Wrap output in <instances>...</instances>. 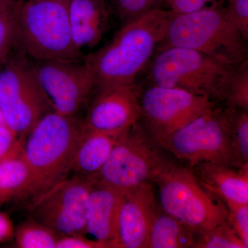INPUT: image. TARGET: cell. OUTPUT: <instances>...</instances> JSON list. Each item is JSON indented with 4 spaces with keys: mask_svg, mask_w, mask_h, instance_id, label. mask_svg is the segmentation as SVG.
Returning a JSON list of instances; mask_svg holds the SVG:
<instances>
[{
    "mask_svg": "<svg viewBox=\"0 0 248 248\" xmlns=\"http://www.w3.org/2000/svg\"><path fill=\"white\" fill-rule=\"evenodd\" d=\"M174 13L156 7L124 23L110 42L83 58L96 90L133 84L164 40Z\"/></svg>",
    "mask_w": 248,
    "mask_h": 248,
    "instance_id": "1",
    "label": "cell"
},
{
    "mask_svg": "<svg viewBox=\"0 0 248 248\" xmlns=\"http://www.w3.org/2000/svg\"><path fill=\"white\" fill-rule=\"evenodd\" d=\"M84 130L78 117L55 110L36 124L23 147L22 156L31 173L27 197L33 198L68 177Z\"/></svg>",
    "mask_w": 248,
    "mask_h": 248,
    "instance_id": "2",
    "label": "cell"
},
{
    "mask_svg": "<svg viewBox=\"0 0 248 248\" xmlns=\"http://www.w3.org/2000/svg\"><path fill=\"white\" fill-rule=\"evenodd\" d=\"M15 18L16 46L24 55L35 61L83 60L72 37L68 0H17Z\"/></svg>",
    "mask_w": 248,
    "mask_h": 248,
    "instance_id": "3",
    "label": "cell"
},
{
    "mask_svg": "<svg viewBox=\"0 0 248 248\" xmlns=\"http://www.w3.org/2000/svg\"><path fill=\"white\" fill-rule=\"evenodd\" d=\"M247 42L227 17L224 6L215 4L188 14H173L156 50L193 49L234 65L247 60Z\"/></svg>",
    "mask_w": 248,
    "mask_h": 248,
    "instance_id": "4",
    "label": "cell"
},
{
    "mask_svg": "<svg viewBox=\"0 0 248 248\" xmlns=\"http://www.w3.org/2000/svg\"><path fill=\"white\" fill-rule=\"evenodd\" d=\"M158 51L148 73L152 85L182 89L218 100L234 65L193 49L169 47Z\"/></svg>",
    "mask_w": 248,
    "mask_h": 248,
    "instance_id": "5",
    "label": "cell"
},
{
    "mask_svg": "<svg viewBox=\"0 0 248 248\" xmlns=\"http://www.w3.org/2000/svg\"><path fill=\"white\" fill-rule=\"evenodd\" d=\"M154 182L163 211L195 232L208 231L226 221V204L205 190L189 168L173 162Z\"/></svg>",
    "mask_w": 248,
    "mask_h": 248,
    "instance_id": "6",
    "label": "cell"
},
{
    "mask_svg": "<svg viewBox=\"0 0 248 248\" xmlns=\"http://www.w3.org/2000/svg\"><path fill=\"white\" fill-rule=\"evenodd\" d=\"M161 148L140 121L119 136L96 177L99 182L125 191L154 182L173 163Z\"/></svg>",
    "mask_w": 248,
    "mask_h": 248,
    "instance_id": "7",
    "label": "cell"
},
{
    "mask_svg": "<svg viewBox=\"0 0 248 248\" xmlns=\"http://www.w3.org/2000/svg\"><path fill=\"white\" fill-rule=\"evenodd\" d=\"M53 108L25 55L7 58L0 66V111L5 123L25 140Z\"/></svg>",
    "mask_w": 248,
    "mask_h": 248,
    "instance_id": "8",
    "label": "cell"
},
{
    "mask_svg": "<svg viewBox=\"0 0 248 248\" xmlns=\"http://www.w3.org/2000/svg\"><path fill=\"white\" fill-rule=\"evenodd\" d=\"M158 143L189 169L203 162L236 166L222 108L216 106Z\"/></svg>",
    "mask_w": 248,
    "mask_h": 248,
    "instance_id": "9",
    "label": "cell"
},
{
    "mask_svg": "<svg viewBox=\"0 0 248 248\" xmlns=\"http://www.w3.org/2000/svg\"><path fill=\"white\" fill-rule=\"evenodd\" d=\"M95 176L63 179L32 198L31 218L60 235H86V210Z\"/></svg>",
    "mask_w": 248,
    "mask_h": 248,
    "instance_id": "10",
    "label": "cell"
},
{
    "mask_svg": "<svg viewBox=\"0 0 248 248\" xmlns=\"http://www.w3.org/2000/svg\"><path fill=\"white\" fill-rule=\"evenodd\" d=\"M140 102L143 126L157 143L216 106L205 96L155 85Z\"/></svg>",
    "mask_w": 248,
    "mask_h": 248,
    "instance_id": "11",
    "label": "cell"
},
{
    "mask_svg": "<svg viewBox=\"0 0 248 248\" xmlns=\"http://www.w3.org/2000/svg\"><path fill=\"white\" fill-rule=\"evenodd\" d=\"M32 66L53 110L78 117L96 90L92 71L86 62L40 60Z\"/></svg>",
    "mask_w": 248,
    "mask_h": 248,
    "instance_id": "12",
    "label": "cell"
},
{
    "mask_svg": "<svg viewBox=\"0 0 248 248\" xmlns=\"http://www.w3.org/2000/svg\"><path fill=\"white\" fill-rule=\"evenodd\" d=\"M140 92L136 84L97 91L83 121L85 128L118 135L141 121Z\"/></svg>",
    "mask_w": 248,
    "mask_h": 248,
    "instance_id": "13",
    "label": "cell"
},
{
    "mask_svg": "<svg viewBox=\"0 0 248 248\" xmlns=\"http://www.w3.org/2000/svg\"><path fill=\"white\" fill-rule=\"evenodd\" d=\"M156 213L153 182L126 191L119 214L116 248H147Z\"/></svg>",
    "mask_w": 248,
    "mask_h": 248,
    "instance_id": "14",
    "label": "cell"
},
{
    "mask_svg": "<svg viewBox=\"0 0 248 248\" xmlns=\"http://www.w3.org/2000/svg\"><path fill=\"white\" fill-rule=\"evenodd\" d=\"M126 191L96 181L90 191L86 210L87 234L116 248L117 223L121 205Z\"/></svg>",
    "mask_w": 248,
    "mask_h": 248,
    "instance_id": "15",
    "label": "cell"
},
{
    "mask_svg": "<svg viewBox=\"0 0 248 248\" xmlns=\"http://www.w3.org/2000/svg\"><path fill=\"white\" fill-rule=\"evenodd\" d=\"M72 37L77 49L97 46L108 29L111 8L107 0H68Z\"/></svg>",
    "mask_w": 248,
    "mask_h": 248,
    "instance_id": "16",
    "label": "cell"
},
{
    "mask_svg": "<svg viewBox=\"0 0 248 248\" xmlns=\"http://www.w3.org/2000/svg\"><path fill=\"white\" fill-rule=\"evenodd\" d=\"M190 169L201 185L223 203L248 204V166L203 162Z\"/></svg>",
    "mask_w": 248,
    "mask_h": 248,
    "instance_id": "17",
    "label": "cell"
},
{
    "mask_svg": "<svg viewBox=\"0 0 248 248\" xmlns=\"http://www.w3.org/2000/svg\"><path fill=\"white\" fill-rule=\"evenodd\" d=\"M119 136L85 128L71 172L82 177L97 175L108 159Z\"/></svg>",
    "mask_w": 248,
    "mask_h": 248,
    "instance_id": "18",
    "label": "cell"
},
{
    "mask_svg": "<svg viewBox=\"0 0 248 248\" xmlns=\"http://www.w3.org/2000/svg\"><path fill=\"white\" fill-rule=\"evenodd\" d=\"M195 231L177 218L156 213L152 225L147 248H192Z\"/></svg>",
    "mask_w": 248,
    "mask_h": 248,
    "instance_id": "19",
    "label": "cell"
},
{
    "mask_svg": "<svg viewBox=\"0 0 248 248\" xmlns=\"http://www.w3.org/2000/svg\"><path fill=\"white\" fill-rule=\"evenodd\" d=\"M31 173L22 154L0 162V205L27 197Z\"/></svg>",
    "mask_w": 248,
    "mask_h": 248,
    "instance_id": "20",
    "label": "cell"
},
{
    "mask_svg": "<svg viewBox=\"0 0 248 248\" xmlns=\"http://www.w3.org/2000/svg\"><path fill=\"white\" fill-rule=\"evenodd\" d=\"M236 166H248V111L222 108Z\"/></svg>",
    "mask_w": 248,
    "mask_h": 248,
    "instance_id": "21",
    "label": "cell"
},
{
    "mask_svg": "<svg viewBox=\"0 0 248 248\" xmlns=\"http://www.w3.org/2000/svg\"><path fill=\"white\" fill-rule=\"evenodd\" d=\"M224 107L248 111V60L235 64L227 76L218 95Z\"/></svg>",
    "mask_w": 248,
    "mask_h": 248,
    "instance_id": "22",
    "label": "cell"
},
{
    "mask_svg": "<svg viewBox=\"0 0 248 248\" xmlns=\"http://www.w3.org/2000/svg\"><path fill=\"white\" fill-rule=\"evenodd\" d=\"M61 236L32 218L15 228L14 239L20 248H56Z\"/></svg>",
    "mask_w": 248,
    "mask_h": 248,
    "instance_id": "23",
    "label": "cell"
},
{
    "mask_svg": "<svg viewBox=\"0 0 248 248\" xmlns=\"http://www.w3.org/2000/svg\"><path fill=\"white\" fill-rule=\"evenodd\" d=\"M193 248H246L228 222L208 231L195 232Z\"/></svg>",
    "mask_w": 248,
    "mask_h": 248,
    "instance_id": "24",
    "label": "cell"
},
{
    "mask_svg": "<svg viewBox=\"0 0 248 248\" xmlns=\"http://www.w3.org/2000/svg\"><path fill=\"white\" fill-rule=\"evenodd\" d=\"M17 1L0 9V64L7 59L11 50L16 46L15 6Z\"/></svg>",
    "mask_w": 248,
    "mask_h": 248,
    "instance_id": "25",
    "label": "cell"
},
{
    "mask_svg": "<svg viewBox=\"0 0 248 248\" xmlns=\"http://www.w3.org/2000/svg\"><path fill=\"white\" fill-rule=\"evenodd\" d=\"M161 0H110L111 6L122 24L156 8Z\"/></svg>",
    "mask_w": 248,
    "mask_h": 248,
    "instance_id": "26",
    "label": "cell"
},
{
    "mask_svg": "<svg viewBox=\"0 0 248 248\" xmlns=\"http://www.w3.org/2000/svg\"><path fill=\"white\" fill-rule=\"evenodd\" d=\"M228 209L226 221L248 248V204L225 202Z\"/></svg>",
    "mask_w": 248,
    "mask_h": 248,
    "instance_id": "27",
    "label": "cell"
},
{
    "mask_svg": "<svg viewBox=\"0 0 248 248\" xmlns=\"http://www.w3.org/2000/svg\"><path fill=\"white\" fill-rule=\"evenodd\" d=\"M24 141L7 124H0V162L22 155Z\"/></svg>",
    "mask_w": 248,
    "mask_h": 248,
    "instance_id": "28",
    "label": "cell"
},
{
    "mask_svg": "<svg viewBox=\"0 0 248 248\" xmlns=\"http://www.w3.org/2000/svg\"><path fill=\"white\" fill-rule=\"evenodd\" d=\"M225 11L228 19L248 40V0H228Z\"/></svg>",
    "mask_w": 248,
    "mask_h": 248,
    "instance_id": "29",
    "label": "cell"
},
{
    "mask_svg": "<svg viewBox=\"0 0 248 248\" xmlns=\"http://www.w3.org/2000/svg\"><path fill=\"white\" fill-rule=\"evenodd\" d=\"M86 235H63L60 236L56 248H107L102 241L89 239Z\"/></svg>",
    "mask_w": 248,
    "mask_h": 248,
    "instance_id": "30",
    "label": "cell"
},
{
    "mask_svg": "<svg viewBox=\"0 0 248 248\" xmlns=\"http://www.w3.org/2000/svg\"><path fill=\"white\" fill-rule=\"evenodd\" d=\"M175 14H188L203 9L209 2L215 0H161Z\"/></svg>",
    "mask_w": 248,
    "mask_h": 248,
    "instance_id": "31",
    "label": "cell"
},
{
    "mask_svg": "<svg viewBox=\"0 0 248 248\" xmlns=\"http://www.w3.org/2000/svg\"><path fill=\"white\" fill-rule=\"evenodd\" d=\"M15 227L6 214L0 212V243L14 239Z\"/></svg>",
    "mask_w": 248,
    "mask_h": 248,
    "instance_id": "32",
    "label": "cell"
},
{
    "mask_svg": "<svg viewBox=\"0 0 248 248\" xmlns=\"http://www.w3.org/2000/svg\"><path fill=\"white\" fill-rule=\"evenodd\" d=\"M16 0H0V9L14 4Z\"/></svg>",
    "mask_w": 248,
    "mask_h": 248,
    "instance_id": "33",
    "label": "cell"
},
{
    "mask_svg": "<svg viewBox=\"0 0 248 248\" xmlns=\"http://www.w3.org/2000/svg\"><path fill=\"white\" fill-rule=\"evenodd\" d=\"M5 123L4 117H3L2 114H1V111H0V124Z\"/></svg>",
    "mask_w": 248,
    "mask_h": 248,
    "instance_id": "34",
    "label": "cell"
}]
</instances>
